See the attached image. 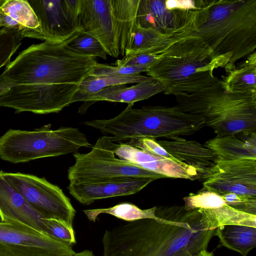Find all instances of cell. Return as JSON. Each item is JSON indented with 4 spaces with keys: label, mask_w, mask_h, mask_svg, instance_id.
<instances>
[{
    "label": "cell",
    "mask_w": 256,
    "mask_h": 256,
    "mask_svg": "<svg viewBox=\"0 0 256 256\" xmlns=\"http://www.w3.org/2000/svg\"><path fill=\"white\" fill-rule=\"evenodd\" d=\"M96 60L72 50L65 42L33 44L0 74V106L16 112H58L72 103Z\"/></svg>",
    "instance_id": "6da1fadb"
},
{
    "label": "cell",
    "mask_w": 256,
    "mask_h": 256,
    "mask_svg": "<svg viewBox=\"0 0 256 256\" xmlns=\"http://www.w3.org/2000/svg\"><path fill=\"white\" fill-rule=\"evenodd\" d=\"M162 219H142L106 230L104 256H194L206 249L214 230L200 224L197 209L157 208Z\"/></svg>",
    "instance_id": "7a4b0ae2"
},
{
    "label": "cell",
    "mask_w": 256,
    "mask_h": 256,
    "mask_svg": "<svg viewBox=\"0 0 256 256\" xmlns=\"http://www.w3.org/2000/svg\"><path fill=\"white\" fill-rule=\"evenodd\" d=\"M196 30L216 56L226 60V72L255 52L256 0H204L198 10Z\"/></svg>",
    "instance_id": "3957f363"
},
{
    "label": "cell",
    "mask_w": 256,
    "mask_h": 256,
    "mask_svg": "<svg viewBox=\"0 0 256 256\" xmlns=\"http://www.w3.org/2000/svg\"><path fill=\"white\" fill-rule=\"evenodd\" d=\"M228 61L215 56L200 38L192 36L170 46L146 72L158 81L165 94L194 93L216 84L214 74Z\"/></svg>",
    "instance_id": "277c9868"
},
{
    "label": "cell",
    "mask_w": 256,
    "mask_h": 256,
    "mask_svg": "<svg viewBox=\"0 0 256 256\" xmlns=\"http://www.w3.org/2000/svg\"><path fill=\"white\" fill-rule=\"evenodd\" d=\"M128 104L113 118L93 120L84 124L110 135V139L114 142L136 138L170 139L193 134L205 126L202 118L186 113L177 106L136 108Z\"/></svg>",
    "instance_id": "5b68a950"
},
{
    "label": "cell",
    "mask_w": 256,
    "mask_h": 256,
    "mask_svg": "<svg viewBox=\"0 0 256 256\" xmlns=\"http://www.w3.org/2000/svg\"><path fill=\"white\" fill-rule=\"evenodd\" d=\"M184 112L202 118L217 136L256 132V94L226 92L220 80L199 92L176 96Z\"/></svg>",
    "instance_id": "8992f818"
},
{
    "label": "cell",
    "mask_w": 256,
    "mask_h": 256,
    "mask_svg": "<svg viewBox=\"0 0 256 256\" xmlns=\"http://www.w3.org/2000/svg\"><path fill=\"white\" fill-rule=\"evenodd\" d=\"M140 0H81L79 28L96 38L107 54L124 56Z\"/></svg>",
    "instance_id": "52a82bcc"
},
{
    "label": "cell",
    "mask_w": 256,
    "mask_h": 256,
    "mask_svg": "<svg viewBox=\"0 0 256 256\" xmlns=\"http://www.w3.org/2000/svg\"><path fill=\"white\" fill-rule=\"evenodd\" d=\"M86 136L78 128L44 126L33 130L10 129L0 136V158L17 164L34 160L78 152L90 147Z\"/></svg>",
    "instance_id": "ba28073f"
},
{
    "label": "cell",
    "mask_w": 256,
    "mask_h": 256,
    "mask_svg": "<svg viewBox=\"0 0 256 256\" xmlns=\"http://www.w3.org/2000/svg\"><path fill=\"white\" fill-rule=\"evenodd\" d=\"M118 145L108 136L104 135L98 139L90 152L74 154L75 162L68 170L70 183L92 184L130 178L154 180L166 178L116 158Z\"/></svg>",
    "instance_id": "9c48e42d"
},
{
    "label": "cell",
    "mask_w": 256,
    "mask_h": 256,
    "mask_svg": "<svg viewBox=\"0 0 256 256\" xmlns=\"http://www.w3.org/2000/svg\"><path fill=\"white\" fill-rule=\"evenodd\" d=\"M2 174L8 184L42 216L72 226L76 210L59 186L44 178L30 174L2 171Z\"/></svg>",
    "instance_id": "30bf717a"
},
{
    "label": "cell",
    "mask_w": 256,
    "mask_h": 256,
    "mask_svg": "<svg viewBox=\"0 0 256 256\" xmlns=\"http://www.w3.org/2000/svg\"><path fill=\"white\" fill-rule=\"evenodd\" d=\"M72 246L17 222L0 220V256H72Z\"/></svg>",
    "instance_id": "8fae6325"
},
{
    "label": "cell",
    "mask_w": 256,
    "mask_h": 256,
    "mask_svg": "<svg viewBox=\"0 0 256 256\" xmlns=\"http://www.w3.org/2000/svg\"><path fill=\"white\" fill-rule=\"evenodd\" d=\"M200 179L204 188L220 196L233 193L256 196V158L218 160Z\"/></svg>",
    "instance_id": "7c38bea8"
},
{
    "label": "cell",
    "mask_w": 256,
    "mask_h": 256,
    "mask_svg": "<svg viewBox=\"0 0 256 256\" xmlns=\"http://www.w3.org/2000/svg\"><path fill=\"white\" fill-rule=\"evenodd\" d=\"M44 41L64 42L79 30L81 0H28Z\"/></svg>",
    "instance_id": "4fadbf2b"
},
{
    "label": "cell",
    "mask_w": 256,
    "mask_h": 256,
    "mask_svg": "<svg viewBox=\"0 0 256 256\" xmlns=\"http://www.w3.org/2000/svg\"><path fill=\"white\" fill-rule=\"evenodd\" d=\"M198 12L182 8L178 0H140L136 25L166 34L196 31Z\"/></svg>",
    "instance_id": "5bb4252c"
},
{
    "label": "cell",
    "mask_w": 256,
    "mask_h": 256,
    "mask_svg": "<svg viewBox=\"0 0 256 256\" xmlns=\"http://www.w3.org/2000/svg\"><path fill=\"white\" fill-rule=\"evenodd\" d=\"M115 155L140 168L165 176L166 178L194 180L199 176L194 168L120 142Z\"/></svg>",
    "instance_id": "9a60e30c"
},
{
    "label": "cell",
    "mask_w": 256,
    "mask_h": 256,
    "mask_svg": "<svg viewBox=\"0 0 256 256\" xmlns=\"http://www.w3.org/2000/svg\"><path fill=\"white\" fill-rule=\"evenodd\" d=\"M0 221L19 222L47 234V218L33 208L8 184L2 170H0Z\"/></svg>",
    "instance_id": "2e32d148"
},
{
    "label": "cell",
    "mask_w": 256,
    "mask_h": 256,
    "mask_svg": "<svg viewBox=\"0 0 256 256\" xmlns=\"http://www.w3.org/2000/svg\"><path fill=\"white\" fill-rule=\"evenodd\" d=\"M154 180L152 178H130L98 184L70 183L67 188L79 202L87 205L98 200L135 194Z\"/></svg>",
    "instance_id": "e0dca14e"
},
{
    "label": "cell",
    "mask_w": 256,
    "mask_h": 256,
    "mask_svg": "<svg viewBox=\"0 0 256 256\" xmlns=\"http://www.w3.org/2000/svg\"><path fill=\"white\" fill-rule=\"evenodd\" d=\"M158 142L178 161L194 168L199 176L205 175L214 166L218 158L204 144L193 140L174 136Z\"/></svg>",
    "instance_id": "ac0fdd59"
},
{
    "label": "cell",
    "mask_w": 256,
    "mask_h": 256,
    "mask_svg": "<svg viewBox=\"0 0 256 256\" xmlns=\"http://www.w3.org/2000/svg\"><path fill=\"white\" fill-rule=\"evenodd\" d=\"M0 28L16 30L22 39L44 40L38 18L27 0H0Z\"/></svg>",
    "instance_id": "d6986e66"
},
{
    "label": "cell",
    "mask_w": 256,
    "mask_h": 256,
    "mask_svg": "<svg viewBox=\"0 0 256 256\" xmlns=\"http://www.w3.org/2000/svg\"><path fill=\"white\" fill-rule=\"evenodd\" d=\"M195 31L185 30L166 34L134 26L130 41L126 48L124 56L136 54L159 55L170 46L182 40L193 36Z\"/></svg>",
    "instance_id": "ffe728a7"
},
{
    "label": "cell",
    "mask_w": 256,
    "mask_h": 256,
    "mask_svg": "<svg viewBox=\"0 0 256 256\" xmlns=\"http://www.w3.org/2000/svg\"><path fill=\"white\" fill-rule=\"evenodd\" d=\"M162 92L163 88L161 84L152 78L130 87L123 84L106 88L83 97L78 102L108 101L134 105L136 102L148 99Z\"/></svg>",
    "instance_id": "44dd1931"
},
{
    "label": "cell",
    "mask_w": 256,
    "mask_h": 256,
    "mask_svg": "<svg viewBox=\"0 0 256 256\" xmlns=\"http://www.w3.org/2000/svg\"><path fill=\"white\" fill-rule=\"evenodd\" d=\"M204 145L218 160L256 158V132H244L229 136H216Z\"/></svg>",
    "instance_id": "7402d4cb"
},
{
    "label": "cell",
    "mask_w": 256,
    "mask_h": 256,
    "mask_svg": "<svg viewBox=\"0 0 256 256\" xmlns=\"http://www.w3.org/2000/svg\"><path fill=\"white\" fill-rule=\"evenodd\" d=\"M256 52L246 61L222 76L220 82L222 88L230 93L256 94Z\"/></svg>",
    "instance_id": "603a6c76"
},
{
    "label": "cell",
    "mask_w": 256,
    "mask_h": 256,
    "mask_svg": "<svg viewBox=\"0 0 256 256\" xmlns=\"http://www.w3.org/2000/svg\"><path fill=\"white\" fill-rule=\"evenodd\" d=\"M200 224L206 230L224 225L238 224L256 228V216L238 210L227 204L209 208H198Z\"/></svg>",
    "instance_id": "cb8c5ba5"
},
{
    "label": "cell",
    "mask_w": 256,
    "mask_h": 256,
    "mask_svg": "<svg viewBox=\"0 0 256 256\" xmlns=\"http://www.w3.org/2000/svg\"><path fill=\"white\" fill-rule=\"evenodd\" d=\"M215 235L223 246L242 256H246L256 246V228L238 224L222 226L216 228Z\"/></svg>",
    "instance_id": "d4e9b609"
},
{
    "label": "cell",
    "mask_w": 256,
    "mask_h": 256,
    "mask_svg": "<svg viewBox=\"0 0 256 256\" xmlns=\"http://www.w3.org/2000/svg\"><path fill=\"white\" fill-rule=\"evenodd\" d=\"M140 74L128 76H92L88 75L81 82L74 95L72 102H78L83 97L95 94L102 90L112 86L137 84L152 79Z\"/></svg>",
    "instance_id": "484cf974"
},
{
    "label": "cell",
    "mask_w": 256,
    "mask_h": 256,
    "mask_svg": "<svg viewBox=\"0 0 256 256\" xmlns=\"http://www.w3.org/2000/svg\"><path fill=\"white\" fill-rule=\"evenodd\" d=\"M156 206L142 210L128 202H122L112 207L84 210L90 222H95L100 214H108L126 221L134 222L142 219L151 218L160 220L162 218L156 214Z\"/></svg>",
    "instance_id": "4316f807"
},
{
    "label": "cell",
    "mask_w": 256,
    "mask_h": 256,
    "mask_svg": "<svg viewBox=\"0 0 256 256\" xmlns=\"http://www.w3.org/2000/svg\"><path fill=\"white\" fill-rule=\"evenodd\" d=\"M70 48L82 54L107 58V52L101 43L94 37L79 30L64 42Z\"/></svg>",
    "instance_id": "83f0119b"
},
{
    "label": "cell",
    "mask_w": 256,
    "mask_h": 256,
    "mask_svg": "<svg viewBox=\"0 0 256 256\" xmlns=\"http://www.w3.org/2000/svg\"><path fill=\"white\" fill-rule=\"evenodd\" d=\"M22 38L15 29H0V68L10 62L12 56L20 46Z\"/></svg>",
    "instance_id": "f1b7e54d"
},
{
    "label": "cell",
    "mask_w": 256,
    "mask_h": 256,
    "mask_svg": "<svg viewBox=\"0 0 256 256\" xmlns=\"http://www.w3.org/2000/svg\"><path fill=\"white\" fill-rule=\"evenodd\" d=\"M184 208L186 210L198 208H209L226 203L221 196L204 188L198 192L192 193L184 198Z\"/></svg>",
    "instance_id": "f546056e"
},
{
    "label": "cell",
    "mask_w": 256,
    "mask_h": 256,
    "mask_svg": "<svg viewBox=\"0 0 256 256\" xmlns=\"http://www.w3.org/2000/svg\"><path fill=\"white\" fill-rule=\"evenodd\" d=\"M47 234L65 244L72 246L76 243L72 226L54 218H47L46 222Z\"/></svg>",
    "instance_id": "4dcf8cb0"
},
{
    "label": "cell",
    "mask_w": 256,
    "mask_h": 256,
    "mask_svg": "<svg viewBox=\"0 0 256 256\" xmlns=\"http://www.w3.org/2000/svg\"><path fill=\"white\" fill-rule=\"evenodd\" d=\"M149 67L146 66H112L96 62L88 75L92 76H128L138 74L146 72Z\"/></svg>",
    "instance_id": "1f68e13d"
},
{
    "label": "cell",
    "mask_w": 256,
    "mask_h": 256,
    "mask_svg": "<svg viewBox=\"0 0 256 256\" xmlns=\"http://www.w3.org/2000/svg\"><path fill=\"white\" fill-rule=\"evenodd\" d=\"M221 196L228 206L242 212L256 216V196L233 193Z\"/></svg>",
    "instance_id": "d6a6232c"
},
{
    "label": "cell",
    "mask_w": 256,
    "mask_h": 256,
    "mask_svg": "<svg viewBox=\"0 0 256 256\" xmlns=\"http://www.w3.org/2000/svg\"><path fill=\"white\" fill-rule=\"evenodd\" d=\"M127 144L158 156L181 162L168 153L154 139L136 138L130 140Z\"/></svg>",
    "instance_id": "836d02e7"
},
{
    "label": "cell",
    "mask_w": 256,
    "mask_h": 256,
    "mask_svg": "<svg viewBox=\"0 0 256 256\" xmlns=\"http://www.w3.org/2000/svg\"><path fill=\"white\" fill-rule=\"evenodd\" d=\"M159 55L152 54H136L124 56L121 59L118 60L116 66H146L150 67L159 58Z\"/></svg>",
    "instance_id": "e575fe53"
},
{
    "label": "cell",
    "mask_w": 256,
    "mask_h": 256,
    "mask_svg": "<svg viewBox=\"0 0 256 256\" xmlns=\"http://www.w3.org/2000/svg\"><path fill=\"white\" fill-rule=\"evenodd\" d=\"M72 256H94L93 252L90 250H86L80 252H75Z\"/></svg>",
    "instance_id": "d590c367"
},
{
    "label": "cell",
    "mask_w": 256,
    "mask_h": 256,
    "mask_svg": "<svg viewBox=\"0 0 256 256\" xmlns=\"http://www.w3.org/2000/svg\"><path fill=\"white\" fill-rule=\"evenodd\" d=\"M194 256H214V254L207 250L206 249L202 250Z\"/></svg>",
    "instance_id": "8d00e7d4"
}]
</instances>
